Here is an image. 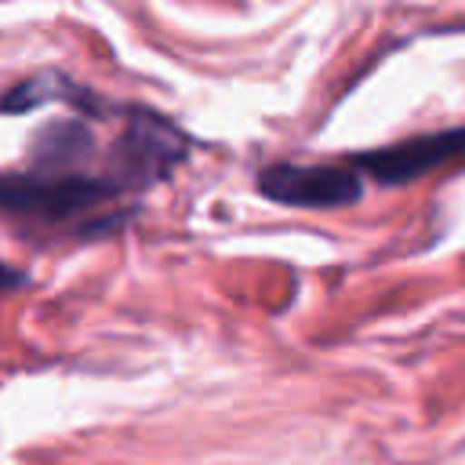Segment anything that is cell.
Segmentation results:
<instances>
[{
    "label": "cell",
    "mask_w": 465,
    "mask_h": 465,
    "mask_svg": "<svg viewBox=\"0 0 465 465\" xmlns=\"http://www.w3.org/2000/svg\"><path fill=\"white\" fill-rule=\"evenodd\" d=\"M120 196L127 185L109 171H0V211L33 225H73Z\"/></svg>",
    "instance_id": "obj_1"
},
{
    "label": "cell",
    "mask_w": 465,
    "mask_h": 465,
    "mask_svg": "<svg viewBox=\"0 0 465 465\" xmlns=\"http://www.w3.org/2000/svg\"><path fill=\"white\" fill-rule=\"evenodd\" d=\"M258 189L283 207L302 211H327V207H349L363 196V174L356 167L338 163H291L276 160L258 171Z\"/></svg>",
    "instance_id": "obj_2"
},
{
    "label": "cell",
    "mask_w": 465,
    "mask_h": 465,
    "mask_svg": "<svg viewBox=\"0 0 465 465\" xmlns=\"http://www.w3.org/2000/svg\"><path fill=\"white\" fill-rule=\"evenodd\" d=\"M454 160H465V124L360 153V156H352V167L360 174H371L378 185H407V182L432 174L436 167L454 163Z\"/></svg>",
    "instance_id": "obj_3"
},
{
    "label": "cell",
    "mask_w": 465,
    "mask_h": 465,
    "mask_svg": "<svg viewBox=\"0 0 465 465\" xmlns=\"http://www.w3.org/2000/svg\"><path fill=\"white\" fill-rule=\"evenodd\" d=\"M22 280H25V276H22L18 269H11V265H4V262H0V291H7V287H18Z\"/></svg>",
    "instance_id": "obj_4"
}]
</instances>
